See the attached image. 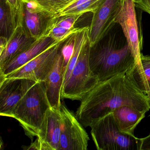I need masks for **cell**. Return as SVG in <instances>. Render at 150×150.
Returning <instances> with one entry per match:
<instances>
[{"instance_id": "obj_4", "label": "cell", "mask_w": 150, "mask_h": 150, "mask_svg": "<svg viewBox=\"0 0 150 150\" xmlns=\"http://www.w3.org/2000/svg\"><path fill=\"white\" fill-rule=\"evenodd\" d=\"M93 140L98 150H139V139L120 131L112 113L90 126Z\"/></svg>"}, {"instance_id": "obj_26", "label": "cell", "mask_w": 150, "mask_h": 150, "mask_svg": "<svg viewBox=\"0 0 150 150\" xmlns=\"http://www.w3.org/2000/svg\"><path fill=\"white\" fill-rule=\"evenodd\" d=\"M22 2L24 4V6L30 10L34 11H44L36 2L33 0H23Z\"/></svg>"}, {"instance_id": "obj_25", "label": "cell", "mask_w": 150, "mask_h": 150, "mask_svg": "<svg viewBox=\"0 0 150 150\" xmlns=\"http://www.w3.org/2000/svg\"><path fill=\"white\" fill-rule=\"evenodd\" d=\"M135 7L150 15V0H133Z\"/></svg>"}, {"instance_id": "obj_15", "label": "cell", "mask_w": 150, "mask_h": 150, "mask_svg": "<svg viewBox=\"0 0 150 150\" xmlns=\"http://www.w3.org/2000/svg\"><path fill=\"white\" fill-rule=\"evenodd\" d=\"M146 113L131 106L124 105L115 109L111 113L121 131L134 135V130L145 117Z\"/></svg>"}, {"instance_id": "obj_3", "label": "cell", "mask_w": 150, "mask_h": 150, "mask_svg": "<svg viewBox=\"0 0 150 150\" xmlns=\"http://www.w3.org/2000/svg\"><path fill=\"white\" fill-rule=\"evenodd\" d=\"M45 81L38 82L17 103L11 117L17 120L31 139L40 134L49 109Z\"/></svg>"}, {"instance_id": "obj_27", "label": "cell", "mask_w": 150, "mask_h": 150, "mask_svg": "<svg viewBox=\"0 0 150 150\" xmlns=\"http://www.w3.org/2000/svg\"><path fill=\"white\" fill-rule=\"evenodd\" d=\"M139 150H150V133L147 137L139 139Z\"/></svg>"}, {"instance_id": "obj_20", "label": "cell", "mask_w": 150, "mask_h": 150, "mask_svg": "<svg viewBox=\"0 0 150 150\" xmlns=\"http://www.w3.org/2000/svg\"><path fill=\"white\" fill-rule=\"evenodd\" d=\"M80 28H75L72 29H67L62 27H58L54 23L51 17L47 22L44 32L52 38L55 41H58L68 35L76 33Z\"/></svg>"}, {"instance_id": "obj_18", "label": "cell", "mask_w": 150, "mask_h": 150, "mask_svg": "<svg viewBox=\"0 0 150 150\" xmlns=\"http://www.w3.org/2000/svg\"><path fill=\"white\" fill-rule=\"evenodd\" d=\"M89 28V26L81 28L74 35L75 43L74 50L72 56L70 59L64 74L63 87L68 80L72 71L75 66L83 45L88 38Z\"/></svg>"}, {"instance_id": "obj_5", "label": "cell", "mask_w": 150, "mask_h": 150, "mask_svg": "<svg viewBox=\"0 0 150 150\" xmlns=\"http://www.w3.org/2000/svg\"><path fill=\"white\" fill-rule=\"evenodd\" d=\"M89 38L83 45L70 77L62 88L61 98L81 101L99 82L89 66Z\"/></svg>"}, {"instance_id": "obj_10", "label": "cell", "mask_w": 150, "mask_h": 150, "mask_svg": "<svg viewBox=\"0 0 150 150\" xmlns=\"http://www.w3.org/2000/svg\"><path fill=\"white\" fill-rule=\"evenodd\" d=\"M61 118L59 109H49L42 129L36 139L26 150H59L61 135Z\"/></svg>"}, {"instance_id": "obj_22", "label": "cell", "mask_w": 150, "mask_h": 150, "mask_svg": "<svg viewBox=\"0 0 150 150\" xmlns=\"http://www.w3.org/2000/svg\"><path fill=\"white\" fill-rule=\"evenodd\" d=\"M104 1V0H90L66 13L62 16L70 15L82 16L88 13H94Z\"/></svg>"}, {"instance_id": "obj_11", "label": "cell", "mask_w": 150, "mask_h": 150, "mask_svg": "<svg viewBox=\"0 0 150 150\" xmlns=\"http://www.w3.org/2000/svg\"><path fill=\"white\" fill-rule=\"evenodd\" d=\"M133 0H121L120 10L115 20L122 30L136 61L140 58L141 45Z\"/></svg>"}, {"instance_id": "obj_9", "label": "cell", "mask_w": 150, "mask_h": 150, "mask_svg": "<svg viewBox=\"0 0 150 150\" xmlns=\"http://www.w3.org/2000/svg\"><path fill=\"white\" fill-rule=\"evenodd\" d=\"M121 2V0H104L93 13L88 34L91 47L100 41L116 23Z\"/></svg>"}, {"instance_id": "obj_6", "label": "cell", "mask_w": 150, "mask_h": 150, "mask_svg": "<svg viewBox=\"0 0 150 150\" xmlns=\"http://www.w3.org/2000/svg\"><path fill=\"white\" fill-rule=\"evenodd\" d=\"M68 35L58 41L17 70L6 75L4 78H24L37 82L45 81L52 70L59 52L64 43L72 35Z\"/></svg>"}, {"instance_id": "obj_17", "label": "cell", "mask_w": 150, "mask_h": 150, "mask_svg": "<svg viewBox=\"0 0 150 150\" xmlns=\"http://www.w3.org/2000/svg\"><path fill=\"white\" fill-rule=\"evenodd\" d=\"M51 17V15L45 11L31 10L24 6V25L28 32L35 39L42 35Z\"/></svg>"}, {"instance_id": "obj_8", "label": "cell", "mask_w": 150, "mask_h": 150, "mask_svg": "<svg viewBox=\"0 0 150 150\" xmlns=\"http://www.w3.org/2000/svg\"><path fill=\"white\" fill-rule=\"evenodd\" d=\"M37 82L24 78L0 79V115L11 117L18 102Z\"/></svg>"}, {"instance_id": "obj_19", "label": "cell", "mask_w": 150, "mask_h": 150, "mask_svg": "<svg viewBox=\"0 0 150 150\" xmlns=\"http://www.w3.org/2000/svg\"><path fill=\"white\" fill-rule=\"evenodd\" d=\"M13 30V18L10 8L6 0L0 3V32L1 36L9 38Z\"/></svg>"}, {"instance_id": "obj_23", "label": "cell", "mask_w": 150, "mask_h": 150, "mask_svg": "<svg viewBox=\"0 0 150 150\" xmlns=\"http://www.w3.org/2000/svg\"><path fill=\"white\" fill-rule=\"evenodd\" d=\"M75 33L70 36L62 45L61 52L63 55L64 61H63V75L64 73L67 66L70 61L73 53L74 50V43H75Z\"/></svg>"}, {"instance_id": "obj_28", "label": "cell", "mask_w": 150, "mask_h": 150, "mask_svg": "<svg viewBox=\"0 0 150 150\" xmlns=\"http://www.w3.org/2000/svg\"><path fill=\"white\" fill-rule=\"evenodd\" d=\"M8 38L6 37L1 36L0 37V53L5 50L7 45Z\"/></svg>"}, {"instance_id": "obj_12", "label": "cell", "mask_w": 150, "mask_h": 150, "mask_svg": "<svg viewBox=\"0 0 150 150\" xmlns=\"http://www.w3.org/2000/svg\"><path fill=\"white\" fill-rule=\"evenodd\" d=\"M36 40L28 32L24 23L16 26L8 38L6 49L0 53V69L28 50Z\"/></svg>"}, {"instance_id": "obj_14", "label": "cell", "mask_w": 150, "mask_h": 150, "mask_svg": "<svg viewBox=\"0 0 150 150\" xmlns=\"http://www.w3.org/2000/svg\"><path fill=\"white\" fill-rule=\"evenodd\" d=\"M63 61L60 50L54 67L45 81L49 103L52 108L57 109H59L61 104V92L64 81Z\"/></svg>"}, {"instance_id": "obj_7", "label": "cell", "mask_w": 150, "mask_h": 150, "mask_svg": "<svg viewBox=\"0 0 150 150\" xmlns=\"http://www.w3.org/2000/svg\"><path fill=\"white\" fill-rule=\"evenodd\" d=\"M59 110L61 129L59 150H86L89 138L82 125L62 103Z\"/></svg>"}, {"instance_id": "obj_24", "label": "cell", "mask_w": 150, "mask_h": 150, "mask_svg": "<svg viewBox=\"0 0 150 150\" xmlns=\"http://www.w3.org/2000/svg\"><path fill=\"white\" fill-rule=\"evenodd\" d=\"M81 15H70L60 17H52L54 23L58 27H62L67 29L74 28V25Z\"/></svg>"}, {"instance_id": "obj_16", "label": "cell", "mask_w": 150, "mask_h": 150, "mask_svg": "<svg viewBox=\"0 0 150 150\" xmlns=\"http://www.w3.org/2000/svg\"><path fill=\"white\" fill-rule=\"evenodd\" d=\"M125 75L139 90L148 96L150 101V56L141 54Z\"/></svg>"}, {"instance_id": "obj_21", "label": "cell", "mask_w": 150, "mask_h": 150, "mask_svg": "<svg viewBox=\"0 0 150 150\" xmlns=\"http://www.w3.org/2000/svg\"><path fill=\"white\" fill-rule=\"evenodd\" d=\"M52 17L57 14L73 0H33Z\"/></svg>"}, {"instance_id": "obj_1", "label": "cell", "mask_w": 150, "mask_h": 150, "mask_svg": "<svg viewBox=\"0 0 150 150\" xmlns=\"http://www.w3.org/2000/svg\"><path fill=\"white\" fill-rule=\"evenodd\" d=\"M124 105L145 112L150 109L148 96L139 90L125 74H122L99 81L81 100L76 116L83 126L90 127Z\"/></svg>"}, {"instance_id": "obj_2", "label": "cell", "mask_w": 150, "mask_h": 150, "mask_svg": "<svg viewBox=\"0 0 150 150\" xmlns=\"http://www.w3.org/2000/svg\"><path fill=\"white\" fill-rule=\"evenodd\" d=\"M136 58L122 28L115 23L97 43L91 47L89 66L99 81L125 74Z\"/></svg>"}, {"instance_id": "obj_13", "label": "cell", "mask_w": 150, "mask_h": 150, "mask_svg": "<svg viewBox=\"0 0 150 150\" xmlns=\"http://www.w3.org/2000/svg\"><path fill=\"white\" fill-rule=\"evenodd\" d=\"M56 41L43 32L28 50L10 61L3 68L0 69V78L17 70L43 52Z\"/></svg>"}, {"instance_id": "obj_29", "label": "cell", "mask_w": 150, "mask_h": 150, "mask_svg": "<svg viewBox=\"0 0 150 150\" xmlns=\"http://www.w3.org/2000/svg\"><path fill=\"white\" fill-rule=\"evenodd\" d=\"M21 1H23V0H21Z\"/></svg>"}]
</instances>
